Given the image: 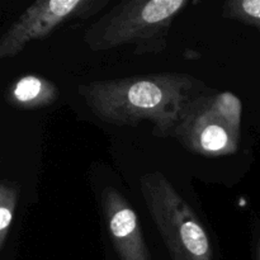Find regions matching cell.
<instances>
[{"label":"cell","instance_id":"cell-1","mask_svg":"<svg viewBox=\"0 0 260 260\" xmlns=\"http://www.w3.org/2000/svg\"><path fill=\"white\" fill-rule=\"evenodd\" d=\"M91 113L116 126L147 121L160 136H174L190 104L210 93L198 79L180 73H159L79 85Z\"/></svg>","mask_w":260,"mask_h":260},{"label":"cell","instance_id":"cell-9","mask_svg":"<svg viewBox=\"0 0 260 260\" xmlns=\"http://www.w3.org/2000/svg\"><path fill=\"white\" fill-rule=\"evenodd\" d=\"M222 15L260 30V0H230L222 5Z\"/></svg>","mask_w":260,"mask_h":260},{"label":"cell","instance_id":"cell-5","mask_svg":"<svg viewBox=\"0 0 260 260\" xmlns=\"http://www.w3.org/2000/svg\"><path fill=\"white\" fill-rule=\"evenodd\" d=\"M109 0H38L10 24L0 38V58L22 52L28 43L42 40L70 20L88 19L98 14Z\"/></svg>","mask_w":260,"mask_h":260},{"label":"cell","instance_id":"cell-2","mask_svg":"<svg viewBox=\"0 0 260 260\" xmlns=\"http://www.w3.org/2000/svg\"><path fill=\"white\" fill-rule=\"evenodd\" d=\"M188 0H126L91 23L84 42L91 51H109L134 46L135 53H159L167 48L175 17Z\"/></svg>","mask_w":260,"mask_h":260},{"label":"cell","instance_id":"cell-3","mask_svg":"<svg viewBox=\"0 0 260 260\" xmlns=\"http://www.w3.org/2000/svg\"><path fill=\"white\" fill-rule=\"evenodd\" d=\"M140 185L172 260H216L207 231L167 177L159 172L149 173Z\"/></svg>","mask_w":260,"mask_h":260},{"label":"cell","instance_id":"cell-8","mask_svg":"<svg viewBox=\"0 0 260 260\" xmlns=\"http://www.w3.org/2000/svg\"><path fill=\"white\" fill-rule=\"evenodd\" d=\"M19 198V188L15 182L2 180L0 183V250H4L13 216Z\"/></svg>","mask_w":260,"mask_h":260},{"label":"cell","instance_id":"cell-10","mask_svg":"<svg viewBox=\"0 0 260 260\" xmlns=\"http://www.w3.org/2000/svg\"><path fill=\"white\" fill-rule=\"evenodd\" d=\"M254 260H260V231L256 236L255 250H254Z\"/></svg>","mask_w":260,"mask_h":260},{"label":"cell","instance_id":"cell-7","mask_svg":"<svg viewBox=\"0 0 260 260\" xmlns=\"http://www.w3.org/2000/svg\"><path fill=\"white\" fill-rule=\"evenodd\" d=\"M5 98L15 108L32 111L55 103L58 98V89L52 81L42 76L25 75L8 88Z\"/></svg>","mask_w":260,"mask_h":260},{"label":"cell","instance_id":"cell-6","mask_svg":"<svg viewBox=\"0 0 260 260\" xmlns=\"http://www.w3.org/2000/svg\"><path fill=\"white\" fill-rule=\"evenodd\" d=\"M106 225L119 260H152L136 212L113 187L102 192Z\"/></svg>","mask_w":260,"mask_h":260},{"label":"cell","instance_id":"cell-4","mask_svg":"<svg viewBox=\"0 0 260 260\" xmlns=\"http://www.w3.org/2000/svg\"><path fill=\"white\" fill-rule=\"evenodd\" d=\"M241 112L240 99L233 93L210 91L190 104L174 137L194 154H235L240 142Z\"/></svg>","mask_w":260,"mask_h":260}]
</instances>
